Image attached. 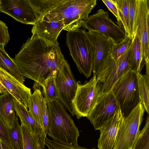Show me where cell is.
Instances as JSON below:
<instances>
[{"instance_id":"33","label":"cell","mask_w":149,"mask_h":149,"mask_svg":"<svg viewBox=\"0 0 149 149\" xmlns=\"http://www.w3.org/2000/svg\"><path fill=\"white\" fill-rule=\"evenodd\" d=\"M10 39L8 28L5 23L0 20V45L5 46Z\"/></svg>"},{"instance_id":"40","label":"cell","mask_w":149,"mask_h":149,"mask_svg":"<svg viewBox=\"0 0 149 149\" xmlns=\"http://www.w3.org/2000/svg\"><path fill=\"white\" fill-rule=\"evenodd\" d=\"M0 149H3V148L2 147V144H1V141L0 138Z\"/></svg>"},{"instance_id":"38","label":"cell","mask_w":149,"mask_h":149,"mask_svg":"<svg viewBox=\"0 0 149 149\" xmlns=\"http://www.w3.org/2000/svg\"><path fill=\"white\" fill-rule=\"evenodd\" d=\"M1 144L3 148V149H11L8 146L2 141H1Z\"/></svg>"},{"instance_id":"29","label":"cell","mask_w":149,"mask_h":149,"mask_svg":"<svg viewBox=\"0 0 149 149\" xmlns=\"http://www.w3.org/2000/svg\"><path fill=\"white\" fill-rule=\"evenodd\" d=\"M23 144V149H36L38 136L24 124L21 123Z\"/></svg>"},{"instance_id":"5","label":"cell","mask_w":149,"mask_h":149,"mask_svg":"<svg viewBox=\"0 0 149 149\" xmlns=\"http://www.w3.org/2000/svg\"><path fill=\"white\" fill-rule=\"evenodd\" d=\"M132 47L131 43L116 60L111 56V53L108 55L96 76L99 86L98 97L111 91L116 81L122 75L131 70L130 61Z\"/></svg>"},{"instance_id":"12","label":"cell","mask_w":149,"mask_h":149,"mask_svg":"<svg viewBox=\"0 0 149 149\" xmlns=\"http://www.w3.org/2000/svg\"><path fill=\"white\" fill-rule=\"evenodd\" d=\"M149 1L135 0V14L131 36L136 34L141 43L142 57L145 64L149 63Z\"/></svg>"},{"instance_id":"27","label":"cell","mask_w":149,"mask_h":149,"mask_svg":"<svg viewBox=\"0 0 149 149\" xmlns=\"http://www.w3.org/2000/svg\"><path fill=\"white\" fill-rule=\"evenodd\" d=\"M56 74L49 77L42 86L43 96L46 102L58 99V92L55 82Z\"/></svg>"},{"instance_id":"23","label":"cell","mask_w":149,"mask_h":149,"mask_svg":"<svg viewBox=\"0 0 149 149\" xmlns=\"http://www.w3.org/2000/svg\"><path fill=\"white\" fill-rule=\"evenodd\" d=\"M118 11L120 22L118 26L127 35L131 36L129 11V0H112Z\"/></svg>"},{"instance_id":"37","label":"cell","mask_w":149,"mask_h":149,"mask_svg":"<svg viewBox=\"0 0 149 149\" xmlns=\"http://www.w3.org/2000/svg\"><path fill=\"white\" fill-rule=\"evenodd\" d=\"M47 134L43 129L38 135L37 146L36 149H44L45 139L46 137Z\"/></svg>"},{"instance_id":"2","label":"cell","mask_w":149,"mask_h":149,"mask_svg":"<svg viewBox=\"0 0 149 149\" xmlns=\"http://www.w3.org/2000/svg\"><path fill=\"white\" fill-rule=\"evenodd\" d=\"M47 104L49 116L48 135L60 143L77 147L79 132L64 106L58 99Z\"/></svg>"},{"instance_id":"31","label":"cell","mask_w":149,"mask_h":149,"mask_svg":"<svg viewBox=\"0 0 149 149\" xmlns=\"http://www.w3.org/2000/svg\"><path fill=\"white\" fill-rule=\"evenodd\" d=\"M45 144L48 149H96L95 148L88 149L78 146L77 147H72L60 143L53 140H50L46 137L45 139Z\"/></svg>"},{"instance_id":"7","label":"cell","mask_w":149,"mask_h":149,"mask_svg":"<svg viewBox=\"0 0 149 149\" xmlns=\"http://www.w3.org/2000/svg\"><path fill=\"white\" fill-rule=\"evenodd\" d=\"M145 110L141 102L125 117L113 149H132L139 134Z\"/></svg>"},{"instance_id":"13","label":"cell","mask_w":149,"mask_h":149,"mask_svg":"<svg viewBox=\"0 0 149 149\" xmlns=\"http://www.w3.org/2000/svg\"><path fill=\"white\" fill-rule=\"evenodd\" d=\"M0 11L26 24L33 25L39 19L28 0H0Z\"/></svg>"},{"instance_id":"11","label":"cell","mask_w":149,"mask_h":149,"mask_svg":"<svg viewBox=\"0 0 149 149\" xmlns=\"http://www.w3.org/2000/svg\"><path fill=\"white\" fill-rule=\"evenodd\" d=\"M55 82L58 93V99L70 114L74 116L72 101L76 93L77 85L67 61L58 70Z\"/></svg>"},{"instance_id":"8","label":"cell","mask_w":149,"mask_h":149,"mask_svg":"<svg viewBox=\"0 0 149 149\" xmlns=\"http://www.w3.org/2000/svg\"><path fill=\"white\" fill-rule=\"evenodd\" d=\"M82 26L85 30L97 32L108 38L115 45L121 42L127 35L109 17V12L102 8L83 20Z\"/></svg>"},{"instance_id":"6","label":"cell","mask_w":149,"mask_h":149,"mask_svg":"<svg viewBox=\"0 0 149 149\" xmlns=\"http://www.w3.org/2000/svg\"><path fill=\"white\" fill-rule=\"evenodd\" d=\"M136 73L131 70L127 71L116 81L111 90L125 117L140 102Z\"/></svg>"},{"instance_id":"21","label":"cell","mask_w":149,"mask_h":149,"mask_svg":"<svg viewBox=\"0 0 149 149\" xmlns=\"http://www.w3.org/2000/svg\"><path fill=\"white\" fill-rule=\"evenodd\" d=\"M132 37L130 69L141 73L143 67L145 64V62L142 57L141 41L139 36L136 34L133 35Z\"/></svg>"},{"instance_id":"4","label":"cell","mask_w":149,"mask_h":149,"mask_svg":"<svg viewBox=\"0 0 149 149\" xmlns=\"http://www.w3.org/2000/svg\"><path fill=\"white\" fill-rule=\"evenodd\" d=\"M66 44L80 72L87 78L90 77L92 71L93 53L87 32L81 28L68 32Z\"/></svg>"},{"instance_id":"10","label":"cell","mask_w":149,"mask_h":149,"mask_svg":"<svg viewBox=\"0 0 149 149\" xmlns=\"http://www.w3.org/2000/svg\"><path fill=\"white\" fill-rule=\"evenodd\" d=\"M120 109L111 91L99 97L87 117L96 130H100L110 121Z\"/></svg>"},{"instance_id":"15","label":"cell","mask_w":149,"mask_h":149,"mask_svg":"<svg viewBox=\"0 0 149 149\" xmlns=\"http://www.w3.org/2000/svg\"><path fill=\"white\" fill-rule=\"evenodd\" d=\"M0 82L18 102L28 109L31 89L0 68Z\"/></svg>"},{"instance_id":"18","label":"cell","mask_w":149,"mask_h":149,"mask_svg":"<svg viewBox=\"0 0 149 149\" xmlns=\"http://www.w3.org/2000/svg\"><path fill=\"white\" fill-rule=\"evenodd\" d=\"M14 99L7 91L0 95V116L8 128L12 127L16 116Z\"/></svg>"},{"instance_id":"17","label":"cell","mask_w":149,"mask_h":149,"mask_svg":"<svg viewBox=\"0 0 149 149\" xmlns=\"http://www.w3.org/2000/svg\"><path fill=\"white\" fill-rule=\"evenodd\" d=\"M61 23L40 18L31 29L33 35H36L56 44H59L58 38L63 29Z\"/></svg>"},{"instance_id":"35","label":"cell","mask_w":149,"mask_h":149,"mask_svg":"<svg viewBox=\"0 0 149 149\" xmlns=\"http://www.w3.org/2000/svg\"><path fill=\"white\" fill-rule=\"evenodd\" d=\"M130 23L132 33L133 28L135 14V0H129Z\"/></svg>"},{"instance_id":"9","label":"cell","mask_w":149,"mask_h":149,"mask_svg":"<svg viewBox=\"0 0 149 149\" xmlns=\"http://www.w3.org/2000/svg\"><path fill=\"white\" fill-rule=\"evenodd\" d=\"M96 76L84 84L77 82V88L72 101L74 114L78 119L88 116L98 97L99 89Z\"/></svg>"},{"instance_id":"14","label":"cell","mask_w":149,"mask_h":149,"mask_svg":"<svg viewBox=\"0 0 149 149\" xmlns=\"http://www.w3.org/2000/svg\"><path fill=\"white\" fill-rule=\"evenodd\" d=\"M92 46L93 76L97 74L114 45L113 41L99 33L94 31L87 32Z\"/></svg>"},{"instance_id":"36","label":"cell","mask_w":149,"mask_h":149,"mask_svg":"<svg viewBox=\"0 0 149 149\" xmlns=\"http://www.w3.org/2000/svg\"><path fill=\"white\" fill-rule=\"evenodd\" d=\"M102 1L108 8L109 10L112 12L117 19L118 25L119 23L120 19L117 9L112 1V0H102Z\"/></svg>"},{"instance_id":"1","label":"cell","mask_w":149,"mask_h":149,"mask_svg":"<svg viewBox=\"0 0 149 149\" xmlns=\"http://www.w3.org/2000/svg\"><path fill=\"white\" fill-rule=\"evenodd\" d=\"M13 59L22 75L34 81V91L40 89L49 77L56 75L67 61L59 44L36 35L27 40Z\"/></svg>"},{"instance_id":"30","label":"cell","mask_w":149,"mask_h":149,"mask_svg":"<svg viewBox=\"0 0 149 149\" xmlns=\"http://www.w3.org/2000/svg\"><path fill=\"white\" fill-rule=\"evenodd\" d=\"M132 40L131 36L127 35L121 42L114 44L111 55L115 60L118 59L131 45Z\"/></svg>"},{"instance_id":"16","label":"cell","mask_w":149,"mask_h":149,"mask_svg":"<svg viewBox=\"0 0 149 149\" xmlns=\"http://www.w3.org/2000/svg\"><path fill=\"white\" fill-rule=\"evenodd\" d=\"M124 117L120 109L112 119L99 130L100 134L97 145L99 149H113Z\"/></svg>"},{"instance_id":"22","label":"cell","mask_w":149,"mask_h":149,"mask_svg":"<svg viewBox=\"0 0 149 149\" xmlns=\"http://www.w3.org/2000/svg\"><path fill=\"white\" fill-rule=\"evenodd\" d=\"M44 101V97L40 90H36L30 97L28 107L30 114L42 127Z\"/></svg>"},{"instance_id":"26","label":"cell","mask_w":149,"mask_h":149,"mask_svg":"<svg viewBox=\"0 0 149 149\" xmlns=\"http://www.w3.org/2000/svg\"><path fill=\"white\" fill-rule=\"evenodd\" d=\"M12 149H23V139L20 125L16 116L12 127L8 128Z\"/></svg>"},{"instance_id":"39","label":"cell","mask_w":149,"mask_h":149,"mask_svg":"<svg viewBox=\"0 0 149 149\" xmlns=\"http://www.w3.org/2000/svg\"><path fill=\"white\" fill-rule=\"evenodd\" d=\"M0 88L2 89L3 93L6 92H7V91L5 89V88L1 84L0 82ZM8 92V91H7Z\"/></svg>"},{"instance_id":"19","label":"cell","mask_w":149,"mask_h":149,"mask_svg":"<svg viewBox=\"0 0 149 149\" xmlns=\"http://www.w3.org/2000/svg\"><path fill=\"white\" fill-rule=\"evenodd\" d=\"M14 104L15 112L20 120L21 123L26 125L30 128L32 132L38 136L43 130V128L34 119L28 109L22 105L15 99Z\"/></svg>"},{"instance_id":"34","label":"cell","mask_w":149,"mask_h":149,"mask_svg":"<svg viewBox=\"0 0 149 149\" xmlns=\"http://www.w3.org/2000/svg\"><path fill=\"white\" fill-rule=\"evenodd\" d=\"M42 127L47 134L49 132V116L47 102L44 99L42 117Z\"/></svg>"},{"instance_id":"3","label":"cell","mask_w":149,"mask_h":149,"mask_svg":"<svg viewBox=\"0 0 149 149\" xmlns=\"http://www.w3.org/2000/svg\"><path fill=\"white\" fill-rule=\"evenodd\" d=\"M96 0H65L40 17L62 23L68 32L77 30L97 4Z\"/></svg>"},{"instance_id":"25","label":"cell","mask_w":149,"mask_h":149,"mask_svg":"<svg viewBox=\"0 0 149 149\" xmlns=\"http://www.w3.org/2000/svg\"><path fill=\"white\" fill-rule=\"evenodd\" d=\"M28 0L38 14L39 19L65 1V0Z\"/></svg>"},{"instance_id":"32","label":"cell","mask_w":149,"mask_h":149,"mask_svg":"<svg viewBox=\"0 0 149 149\" xmlns=\"http://www.w3.org/2000/svg\"><path fill=\"white\" fill-rule=\"evenodd\" d=\"M0 138L2 142L11 149L8 128L0 116Z\"/></svg>"},{"instance_id":"41","label":"cell","mask_w":149,"mask_h":149,"mask_svg":"<svg viewBox=\"0 0 149 149\" xmlns=\"http://www.w3.org/2000/svg\"><path fill=\"white\" fill-rule=\"evenodd\" d=\"M3 93V91L1 88H0V94H2Z\"/></svg>"},{"instance_id":"20","label":"cell","mask_w":149,"mask_h":149,"mask_svg":"<svg viewBox=\"0 0 149 149\" xmlns=\"http://www.w3.org/2000/svg\"><path fill=\"white\" fill-rule=\"evenodd\" d=\"M4 47L3 45H0V68L24 84L25 77L20 72L13 59L6 52Z\"/></svg>"},{"instance_id":"28","label":"cell","mask_w":149,"mask_h":149,"mask_svg":"<svg viewBox=\"0 0 149 149\" xmlns=\"http://www.w3.org/2000/svg\"><path fill=\"white\" fill-rule=\"evenodd\" d=\"M132 149H149V117L147 116L143 129L140 131Z\"/></svg>"},{"instance_id":"24","label":"cell","mask_w":149,"mask_h":149,"mask_svg":"<svg viewBox=\"0 0 149 149\" xmlns=\"http://www.w3.org/2000/svg\"><path fill=\"white\" fill-rule=\"evenodd\" d=\"M140 102L145 111L149 112V77L136 72Z\"/></svg>"}]
</instances>
